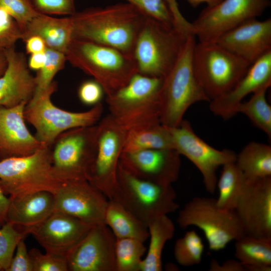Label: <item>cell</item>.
<instances>
[{
  "label": "cell",
  "instance_id": "cell-36",
  "mask_svg": "<svg viewBox=\"0 0 271 271\" xmlns=\"http://www.w3.org/2000/svg\"><path fill=\"white\" fill-rule=\"evenodd\" d=\"M46 61L44 65L37 71L35 76L36 89L34 94L46 89L53 81L55 75L63 69L66 60L65 54L46 48Z\"/></svg>",
  "mask_w": 271,
  "mask_h": 271
},
{
  "label": "cell",
  "instance_id": "cell-22",
  "mask_svg": "<svg viewBox=\"0 0 271 271\" xmlns=\"http://www.w3.org/2000/svg\"><path fill=\"white\" fill-rule=\"evenodd\" d=\"M266 85H271V51L250 65L232 89L211 100L210 110L224 120L229 119L237 113V108L245 96Z\"/></svg>",
  "mask_w": 271,
  "mask_h": 271
},
{
  "label": "cell",
  "instance_id": "cell-45",
  "mask_svg": "<svg viewBox=\"0 0 271 271\" xmlns=\"http://www.w3.org/2000/svg\"><path fill=\"white\" fill-rule=\"evenodd\" d=\"M26 50L27 54L45 52L46 47L43 40L37 36H31L26 40Z\"/></svg>",
  "mask_w": 271,
  "mask_h": 271
},
{
  "label": "cell",
  "instance_id": "cell-16",
  "mask_svg": "<svg viewBox=\"0 0 271 271\" xmlns=\"http://www.w3.org/2000/svg\"><path fill=\"white\" fill-rule=\"evenodd\" d=\"M116 240L104 223L92 226L68 255L69 271H116Z\"/></svg>",
  "mask_w": 271,
  "mask_h": 271
},
{
  "label": "cell",
  "instance_id": "cell-37",
  "mask_svg": "<svg viewBox=\"0 0 271 271\" xmlns=\"http://www.w3.org/2000/svg\"><path fill=\"white\" fill-rule=\"evenodd\" d=\"M0 9L6 11L17 23L22 32L40 13L35 10L31 0H0Z\"/></svg>",
  "mask_w": 271,
  "mask_h": 271
},
{
  "label": "cell",
  "instance_id": "cell-8",
  "mask_svg": "<svg viewBox=\"0 0 271 271\" xmlns=\"http://www.w3.org/2000/svg\"><path fill=\"white\" fill-rule=\"evenodd\" d=\"M57 87V83L53 81L46 89L34 94L26 105L24 112L25 120L36 129L35 137L47 147H50L57 137L66 130L95 125L103 112L101 103L82 112L60 108L51 100Z\"/></svg>",
  "mask_w": 271,
  "mask_h": 271
},
{
  "label": "cell",
  "instance_id": "cell-6",
  "mask_svg": "<svg viewBox=\"0 0 271 271\" xmlns=\"http://www.w3.org/2000/svg\"><path fill=\"white\" fill-rule=\"evenodd\" d=\"M163 80L136 73L125 85L106 96L109 114L127 130L160 122V96Z\"/></svg>",
  "mask_w": 271,
  "mask_h": 271
},
{
  "label": "cell",
  "instance_id": "cell-31",
  "mask_svg": "<svg viewBox=\"0 0 271 271\" xmlns=\"http://www.w3.org/2000/svg\"><path fill=\"white\" fill-rule=\"evenodd\" d=\"M217 181L219 196L217 206L226 211L234 210L243 189L246 177L235 162L225 164Z\"/></svg>",
  "mask_w": 271,
  "mask_h": 271
},
{
  "label": "cell",
  "instance_id": "cell-1",
  "mask_svg": "<svg viewBox=\"0 0 271 271\" xmlns=\"http://www.w3.org/2000/svg\"><path fill=\"white\" fill-rule=\"evenodd\" d=\"M72 38L109 46L133 57L146 16L128 3L90 8L71 16Z\"/></svg>",
  "mask_w": 271,
  "mask_h": 271
},
{
  "label": "cell",
  "instance_id": "cell-3",
  "mask_svg": "<svg viewBox=\"0 0 271 271\" xmlns=\"http://www.w3.org/2000/svg\"><path fill=\"white\" fill-rule=\"evenodd\" d=\"M191 32L146 16L133 52L138 72L164 78L176 63Z\"/></svg>",
  "mask_w": 271,
  "mask_h": 271
},
{
  "label": "cell",
  "instance_id": "cell-44",
  "mask_svg": "<svg viewBox=\"0 0 271 271\" xmlns=\"http://www.w3.org/2000/svg\"><path fill=\"white\" fill-rule=\"evenodd\" d=\"M210 271H246L243 265L238 260L229 259L221 265L212 259L209 263Z\"/></svg>",
  "mask_w": 271,
  "mask_h": 271
},
{
  "label": "cell",
  "instance_id": "cell-38",
  "mask_svg": "<svg viewBox=\"0 0 271 271\" xmlns=\"http://www.w3.org/2000/svg\"><path fill=\"white\" fill-rule=\"evenodd\" d=\"M33 271H69L66 257L33 248L29 251Z\"/></svg>",
  "mask_w": 271,
  "mask_h": 271
},
{
  "label": "cell",
  "instance_id": "cell-41",
  "mask_svg": "<svg viewBox=\"0 0 271 271\" xmlns=\"http://www.w3.org/2000/svg\"><path fill=\"white\" fill-rule=\"evenodd\" d=\"M35 10L40 13L49 15H68L75 13L74 0H31Z\"/></svg>",
  "mask_w": 271,
  "mask_h": 271
},
{
  "label": "cell",
  "instance_id": "cell-35",
  "mask_svg": "<svg viewBox=\"0 0 271 271\" xmlns=\"http://www.w3.org/2000/svg\"><path fill=\"white\" fill-rule=\"evenodd\" d=\"M27 235L9 221L0 227V270H7L18 243Z\"/></svg>",
  "mask_w": 271,
  "mask_h": 271
},
{
  "label": "cell",
  "instance_id": "cell-46",
  "mask_svg": "<svg viewBox=\"0 0 271 271\" xmlns=\"http://www.w3.org/2000/svg\"><path fill=\"white\" fill-rule=\"evenodd\" d=\"M10 202L9 197L4 193L0 183V227L7 221Z\"/></svg>",
  "mask_w": 271,
  "mask_h": 271
},
{
  "label": "cell",
  "instance_id": "cell-23",
  "mask_svg": "<svg viewBox=\"0 0 271 271\" xmlns=\"http://www.w3.org/2000/svg\"><path fill=\"white\" fill-rule=\"evenodd\" d=\"M26 104L22 103L12 107L0 105L1 160L29 155L44 145L31 133L25 124L24 112Z\"/></svg>",
  "mask_w": 271,
  "mask_h": 271
},
{
  "label": "cell",
  "instance_id": "cell-10",
  "mask_svg": "<svg viewBox=\"0 0 271 271\" xmlns=\"http://www.w3.org/2000/svg\"><path fill=\"white\" fill-rule=\"evenodd\" d=\"M177 222L183 229L195 226L202 230L213 251L224 249L245 234L235 211L221 209L212 198H192L179 211Z\"/></svg>",
  "mask_w": 271,
  "mask_h": 271
},
{
  "label": "cell",
  "instance_id": "cell-9",
  "mask_svg": "<svg viewBox=\"0 0 271 271\" xmlns=\"http://www.w3.org/2000/svg\"><path fill=\"white\" fill-rule=\"evenodd\" d=\"M195 75L211 100L233 88L250 64L216 42L196 43L193 52Z\"/></svg>",
  "mask_w": 271,
  "mask_h": 271
},
{
  "label": "cell",
  "instance_id": "cell-48",
  "mask_svg": "<svg viewBox=\"0 0 271 271\" xmlns=\"http://www.w3.org/2000/svg\"><path fill=\"white\" fill-rule=\"evenodd\" d=\"M166 3L177 0H164ZM193 8H196L202 3H206L208 7L215 6L219 3L222 0H187Z\"/></svg>",
  "mask_w": 271,
  "mask_h": 271
},
{
  "label": "cell",
  "instance_id": "cell-4",
  "mask_svg": "<svg viewBox=\"0 0 271 271\" xmlns=\"http://www.w3.org/2000/svg\"><path fill=\"white\" fill-rule=\"evenodd\" d=\"M196 43L195 35L190 33L176 63L164 78L160 96V120L168 127L179 125L193 104L210 101L193 70L192 55Z\"/></svg>",
  "mask_w": 271,
  "mask_h": 271
},
{
  "label": "cell",
  "instance_id": "cell-17",
  "mask_svg": "<svg viewBox=\"0 0 271 271\" xmlns=\"http://www.w3.org/2000/svg\"><path fill=\"white\" fill-rule=\"evenodd\" d=\"M108 200L87 180L68 182L54 194L53 212L72 216L93 226L104 223Z\"/></svg>",
  "mask_w": 271,
  "mask_h": 271
},
{
  "label": "cell",
  "instance_id": "cell-14",
  "mask_svg": "<svg viewBox=\"0 0 271 271\" xmlns=\"http://www.w3.org/2000/svg\"><path fill=\"white\" fill-rule=\"evenodd\" d=\"M169 128L174 150L196 166L202 175L206 190L214 194L217 187V169L225 164L235 162L237 154L230 150H219L209 145L195 133L186 120L183 119L177 127Z\"/></svg>",
  "mask_w": 271,
  "mask_h": 271
},
{
  "label": "cell",
  "instance_id": "cell-27",
  "mask_svg": "<svg viewBox=\"0 0 271 271\" xmlns=\"http://www.w3.org/2000/svg\"><path fill=\"white\" fill-rule=\"evenodd\" d=\"M104 223L116 238H131L144 242L149 237L147 226L113 199L108 200Z\"/></svg>",
  "mask_w": 271,
  "mask_h": 271
},
{
  "label": "cell",
  "instance_id": "cell-28",
  "mask_svg": "<svg viewBox=\"0 0 271 271\" xmlns=\"http://www.w3.org/2000/svg\"><path fill=\"white\" fill-rule=\"evenodd\" d=\"M147 149L174 150L169 127L159 122L128 130L122 152Z\"/></svg>",
  "mask_w": 271,
  "mask_h": 271
},
{
  "label": "cell",
  "instance_id": "cell-30",
  "mask_svg": "<svg viewBox=\"0 0 271 271\" xmlns=\"http://www.w3.org/2000/svg\"><path fill=\"white\" fill-rule=\"evenodd\" d=\"M235 162L246 178L271 176V147L251 142L237 155Z\"/></svg>",
  "mask_w": 271,
  "mask_h": 271
},
{
  "label": "cell",
  "instance_id": "cell-21",
  "mask_svg": "<svg viewBox=\"0 0 271 271\" xmlns=\"http://www.w3.org/2000/svg\"><path fill=\"white\" fill-rule=\"evenodd\" d=\"M7 67L0 76V105L12 107L28 103L36 89L34 76L29 70L25 55L15 46L4 50Z\"/></svg>",
  "mask_w": 271,
  "mask_h": 271
},
{
  "label": "cell",
  "instance_id": "cell-47",
  "mask_svg": "<svg viewBox=\"0 0 271 271\" xmlns=\"http://www.w3.org/2000/svg\"><path fill=\"white\" fill-rule=\"evenodd\" d=\"M46 61L45 52L31 54L28 62L30 69L36 71L40 70Z\"/></svg>",
  "mask_w": 271,
  "mask_h": 271
},
{
  "label": "cell",
  "instance_id": "cell-34",
  "mask_svg": "<svg viewBox=\"0 0 271 271\" xmlns=\"http://www.w3.org/2000/svg\"><path fill=\"white\" fill-rule=\"evenodd\" d=\"M204 249L202 239L195 230L188 231L175 244V258L181 265L190 266L199 264Z\"/></svg>",
  "mask_w": 271,
  "mask_h": 271
},
{
  "label": "cell",
  "instance_id": "cell-40",
  "mask_svg": "<svg viewBox=\"0 0 271 271\" xmlns=\"http://www.w3.org/2000/svg\"><path fill=\"white\" fill-rule=\"evenodd\" d=\"M22 38V32L17 23L6 11L0 9V50L15 46Z\"/></svg>",
  "mask_w": 271,
  "mask_h": 271
},
{
  "label": "cell",
  "instance_id": "cell-39",
  "mask_svg": "<svg viewBox=\"0 0 271 271\" xmlns=\"http://www.w3.org/2000/svg\"><path fill=\"white\" fill-rule=\"evenodd\" d=\"M146 16L168 25H173V18L164 0H126Z\"/></svg>",
  "mask_w": 271,
  "mask_h": 271
},
{
  "label": "cell",
  "instance_id": "cell-18",
  "mask_svg": "<svg viewBox=\"0 0 271 271\" xmlns=\"http://www.w3.org/2000/svg\"><path fill=\"white\" fill-rule=\"evenodd\" d=\"M92 226L72 216L53 212L42 222L24 232L31 234L46 252L67 258Z\"/></svg>",
  "mask_w": 271,
  "mask_h": 271
},
{
  "label": "cell",
  "instance_id": "cell-26",
  "mask_svg": "<svg viewBox=\"0 0 271 271\" xmlns=\"http://www.w3.org/2000/svg\"><path fill=\"white\" fill-rule=\"evenodd\" d=\"M235 241V256L246 271L271 270V238L244 234Z\"/></svg>",
  "mask_w": 271,
  "mask_h": 271
},
{
  "label": "cell",
  "instance_id": "cell-24",
  "mask_svg": "<svg viewBox=\"0 0 271 271\" xmlns=\"http://www.w3.org/2000/svg\"><path fill=\"white\" fill-rule=\"evenodd\" d=\"M7 221L24 231L44 220L53 212L54 194L41 191L9 197Z\"/></svg>",
  "mask_w": 271,
  "mask_h": 271
},
{
  "label": "cell",
  "instance_id": "cell-5",
  "mask_svg": "<svg viewBox=\"0 0 271 271\" xmlns=\"http://www.w3.org/2000/svg\"><path fill=\"white\" fill-rule=\"evenodd\" d=\"M67 182L53 167L50 147L43 145L29 155L0 160V183L9 197L41 191L55 194Z\"/></svg>",
  "mask_w": 271,
  "mask_h": 271
},
{
  "label": "cell",
  "instance_id": "cell-11",
  "mask_svg": "<svg viewBox=\"0 0 271 271\" xmlns=\"http://www.w3.org/2000/svg\"><path fill=\"white\" fill-rule=\"evenodd\" d=\"M97 130V125L69 129L50 147L53 167L64 181H87L96 153Z\"/></svg>",
  "mask_w": 271,
  "mask_h": 271
},
{
  "label": "cell",
  "instance_id": "cell-43",
  "mask_svg": "<svg viewBox=\"0 0 271 271\" xmlns=\"http://www.w3.org/2000/svg\"><path fill=\"white\" fill-rule=\"evenodd\" d=\"M7 271H33L32 262L24 238L18 243Z\"/></svg>",
  "mask_w": 271,
  "mask_h": 271
},
{
  "label": "cell",
  "instance_id": "cell-32",
  "mask_svg": "<svg viewBox=\"0 0 271 271\" xmlns=\"http://www.w3.org/2000/svg\"><path fill=\"white\" fill-rule=\"evenodd\" d=\"M270 86L264 85L255 91L249 100L241 102L237 113L245 114L257 128L271 138V106L267 102L266 92Z\"/></svg>",
  "mask_w": 271,
  "mask_h": 271
},
{
  "label": "cell",
  "instance_id": "cell-13",
  "mask_svg": "<svg viewBox=\"0 0 271 271\" xmlns=\"http://www.w3.org/2000/svg\"><path fill=\"white\" fill-rule=\"evenodd\" d=\"M270 4V0H222L204 8L190 23L191 31L199 42H215L227 31L260 16Z\"/></svg>",
  "mask_w": 271,
  "mask_h": 271
},
{
  "label": "cell",
  "instance_id": "cell-2",
  "mask_svg": "<svg viewBox=\"0 0 271 271\" xmlns=\"http://www.w3.org/2000/svg\"><path fill=\"white\" fill-rule=\"evenodd\" d=\"M65 56L72 66L99 83L106 96L117 92L138 73L132 56L87 40L72 38Z\"/></svg>",
  "mask_w": 271,
  "mask_h": 271
},
{
  "label": "cell",
  "instance_id": "cell-33",
  "mask_svg": "<svg viewBox=\"0 0 271 271\" xmlns=\"http://www.w3.org/2000/svg\"><path fill=\"white\" fill-rule=\"evenodd\" d=\"M116 271H140L146 251L144 242L135 238H116Z\"/></svg>",
  "mask_w": 271,
  "mask_h": 271
},
{
  "label": "cell",
  "instance_id": "cell-15",
  "mask_svg": "<svg viewBox=\"0 0 271 271\" xmlns=\"http://www.w3.org/2000/svg\"><path fill=\"white\" fill-rule=\"evenodd\" d=\"M234 211L245 234L271 238V176L246 178Z\"/></svg>",
  "mask_w": 271,
  "mask_h": 271
},
{
  "label": "cell",
  "instance_id": "cell-49",
  "mask_svg": "<svg viewBox=\"0 0 271 271\" xmlns=\"http://www.w3.org/2000/svg\"><path fill=\"white\" fill-rule=\"evenodd\" d=\"M7 60L4 50H0V76L5 72L7 67Z\"/></svg>",
  "mask_w": 271,
  "mask_h": 271
},
{
  "label": "cell",
  "instance_id": "cell-29",
  "mask_svg": "<svg viewBox=\"0 0 271 271\" xmlns=\"http://www.w3.org/2000/svg\"><path fill=\"white\" fill-rule=\"evenodd\" d=\"M150 241L148 253L142 260L140 271H161L162 254L166 242L171 239L175 225L167 215L158 216L148 225Z\"/></svg>",
  "mask_w": 271,
  "mask_h": 271
},
{
  "label": "cell",
  "instance_id": "cell-7",
  "mask_svg": "<svg viewBox=\"0 0 271 271\" xmlns=\"http://www.w3.org/2000/svg\"><path fill=\"white\" fill-rule=\"evenodd\" d=\"M171 185L155 183L138 178L119 164L110 199L132 213L148 227L156 217L175 212L179 207Z\"/></svg>",
  "mask_w": 271,
  "mask_h": 271
},
{
  "label": "cell",
  "instance_id": "cell-25",
  "mask_svg": "<svg viewBox=\"0 0 271 271\" xmlns=\"http://www.w3.org/2000/svg\"><path fill=\"white\" fill-rule=\"evenodd\" d=\"M34 36L40 37L47 48L65 54L72 39L71 17L57 18L39 13L22 31V40Z\"/></svg>",
  "mask_w": 271,
  "mask_h": 271
},
{
  "label": "cell",
  "instance_id": "cell-20",
  "mask_svg": "<svg viewBox=\"0 0 271 271\" xmlns=\"http://www.w3.org/2000/svg\"><path fill=\"white\" fill-rule=\"evenodd\" d=\"M250 65L271 51V19H252L227 31L215 42Z\"/></svg>",
  "mask_w": 271,
  "mask_h": 271
},
{
  "label": "cell",
  "instance_id": "cell-42",
  "mask_svg": "<svg viewBox=\"0 0 271 271\" xmlns=\"http://www.w3.org/2000/svg\"><path fill=\"white\" fill-rule=\"evenodd\" d=\"M104 90L94 79L83 82L79 87L78 96L81 102L87 105H95L103 98Z\"/></svg>",
  "mask_w": 271,
  "mask_h": 271
},
{
  "label": "cell",
  "instance_id": "cell-19",
  "mask_svg": "<svg viewBox=\"0 0 271 271\" xmlns=\"http://www.w3.org/2000/svg\"><path fill=\"white\" fill-rule=\"evenodd\" d=\"M119 165L132 175L155 183L172 185L179 176L180 155L172 149L122 152Z\"/></svg>",
  "mask_w": 271,
  "mask_h": 271
},
{
  "label": "cell",
  "instance_id": "cell-50",
  "mask_svg": "<svg viewBox=\"0 0 271 271\" xmlns=\"http://www.w3.org/2000/svg\"><path fill=\"white\" fill-rule=\"evenodd\" d=\"M1 160V154H0V160Z\"/></svg>",
  "mask_w": 271,
  "mask_h": 271
},
{
  "label": "cell",
  "instance_id": "cell-12",
  "mask_svg": "<svg viewBox=\"0 0 271 271\" xmlns=\"http://www.w3.org/2000/svg\"><path fill=\"white\" fill-rule=\"evenodd\" d=\"M97 125L96 153L87 181L110 199L128 130L109 114Z\"/></svg>",
  "mask_w": 271,
  "mask_h": 271
}]
</instances>
